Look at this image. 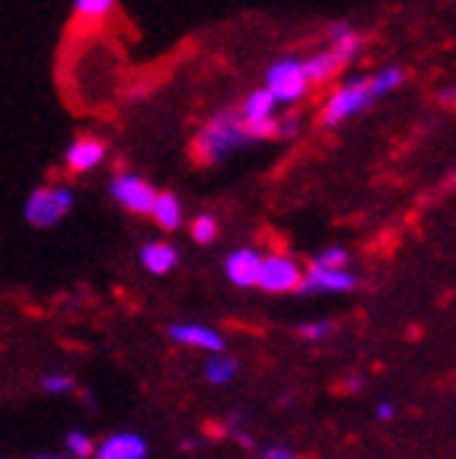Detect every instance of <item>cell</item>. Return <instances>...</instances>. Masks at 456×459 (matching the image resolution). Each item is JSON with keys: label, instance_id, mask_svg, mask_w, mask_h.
<instances>
[{"label": "cell", "instance_id": "18", "mask_svg": "<svg viewBox=\"0 0 456 459\" xmlns=\"http://www.w3.org/2000/svg\"><path fill=\"white\" fill-rule=\"evenodd\" d=\"M115 10V0H74V16L77 20H106L109 13Z\"/></svg>", "mask_w": 456, "mask_h": 459}, {"label": "cell", "instance_id": "29", "mask_svg": "<svg viewBox=\"0 0 456 459\" xmlns=\"http://www.w3.org/2000/svg\"><path fill=\"white\" fill-rule=\"evenodd\" d=\"M182 450L192 453V450H198V444H195V440H182Z\"/></svg>", "mask_w": 456, "mask_h": 459}, {"label": "cell", "instance_id": "14", "mask_svg": "<svg viewBox=\"0 0 456 459\" xmlns=\"http://www.w3.org/2000/svg\"><path fill=\"white\" fill-rule=\"evenodd\" d=\"M150 217H153V223H157L160 230H166V233L182 227V201H179V195L157 192V201H153Z\"/></svg>", "mask_w": 456, "mask_h": 459}, {"label": "cell", "instance_id": "1", "mask_svg": "<svg viewBox=\"0 0 456 459\" xmlns=\"http://www.w3.org/2000/svg\"><path fill=\"white\" fill-rule=\"evenodd\" d=\"M246 143H256V141H252V134L246 131V125H242L240 112L227 108V112H217L215 118L201 128L198 157L205 160V163H221L224 157H230V153L246 147Z\"/></svg>", "mask_w": 456, "mask_h": 459}, {"label": "cell", "instance_id": "11", "mask_svg": "<svg viewBox=\"0 0 456 459\" xmlns=\"http://www.w3.org/2000/svg\"><path fill=\"white\" fill-rule=\"evenodd\" d=\"M259 268H262V252L252 249V246L233 249L224 262V274L233 287H256Z\"/></svg>", "mask_w": 456, "mask_h": 459}, {"label": "cell", "instance_id": "25", "mask_svg": "<svg viewBox=\"0 0 456 459\" xmlns=\"http://www.w3.org/2000/svg\"><path fill=\"white\" fill-rule=\"evenodd\" d=\"M259 459H297V456H294V450H287V446H262Z\"/></svg>", "mask_w": 456, "mask_h": 459}, {"label": "cell", "instance_id": "21", "mask_svg": "<svg viewBox=\"0 0 456 459\" xmlns=\"http://www.w3.org/2000/svg\"><path fill=\"white\" fill-rule=\"evenodd\" d=\"M39 389L45 395H67L77 389V380H74L71 373H45L42 380H39Z\"/></svg>", "mask_w": 456, "mask_h": 459}, {"label": "cell", "instance_id": "23", "mask_svg": "<svg viewBox=\"0 0 456 459\" xmlns=\"http://www.w3.org/2000/svg\"><path fill=\"white\" fill-rule=\"evenodd\" d=\"M336 332V323H329V319H316V323H303L300 325V335L303 338H326V335H332Z\"/></svg>", "mask_w": 456, "mask_h": 459}, {"label": "cell", "instance_id": "8", "mask_svg": "<svg viewBox=\"0 0 456 459\" xmlns=\"http://www.w3.org/2000/svg\"><path fill=\"white\" fill-rule=\"evenodd\" d=\"M106 141H100V137L93 134H80L74 137L71 143H67L65 151V166L74 172V176H83V172H93L100 169L102 163H106Z\"/></svg>", "mask_w": 456, "mask_h": 459}, {"label": "cell", "instance_id": "24", "mask_svg": "<svg viewBox=\"0 0 456 459\" xmlns=\"http://www.w3.org/2000/svg\"><path fill=\"white\" fill-rule=\"evenodd\" d=\"M300 128V118L297 115H285V118H278V137H294Z\"/></svg>", "mask_w": 456, "mask_h": 459}, {"label": "cell", "instance_id": "19", "mask_svg": "<svg viewBox=\"0 0 456 459\" xmlns=\"http://www.w3.org/2000/svg\"><path fill=\"white\" fill-rule=\"evenodd\" d=\"M189 237H192L198 246L215 243V239H217V217L215 214H198V217H192V223H189Z\"/></svg>", "mask_w": 456, "mask_h": 459}, {"label": "cell", "instance_id": "27", "mask_svg": "<svg viewBox=\"0 0 456 459\" xmlns=\"http://www.w3.org/2000/svg\"><path fill=\"white\" fill-rule=\"evenodd\" d=\"M437 102H443V106H456V83L443 86L441 93H437Z\"/></svg>", "mask_w": 456, "mask_h": 459}, {"label": "cell", "instance_id": "12", "mask_svg": "<svg viewBox=\"0 0 456 459\" xmlns=\"http://www.w3.org/2000/svg\"><path fill=\"white\" fill-rule=\"evenodd\" d=\"M141 265L147 274L153 278H163V274L176 272L179 265V249L172 243H163V239H153V243H144L141 246Z\"/></svg>", "mask_w": 456, "mask_h": 459}, {"label": "cell", "instance_id": "13", "mask_svg": "<svg viewBox=\"0 0 456 459\" xmlns=\"http://www.w3.org/2000/svg\"><path fill=\"white\" fill-rule=\"evenodd\" d=\"M345 65H348V61H345V57L338 55L336 48H322V51H316V55L303 57V74H307L310 86H313V83H326V80L338 77Z\"/></svg>", "mask_w": 456, "mask_h": 459}, {"label": "cell", "instance_id": "9", "mask_svg": "<svg viewBox=\"0 0 456 459\" xmlns=\"http://www.w3.org/2000/svg\"><path fill=\"white\" fill-rule=\"evenodd\" d=\"M166 335L176 344L198 348V351H207V354H217L227 348V338H224L215 325H205V323H172L170 329H166Z\"/></svg>", "mask_w": 456, "mask_h": 459}, {"label": "cell", "instance_id": "5", "mask_svg": "<svg viewBox=\"0 0 456 459\" xmlns=\"http://www.w3.org/2000/svg\"><path fill=\"white\" fill-rule=\"evenodd\" d=\"M109 195H112V201L118 208H125L128 214H144V217H150L153 201H157V188L150 186L147 179H141L137 172H118L109 182Z\"/></svg>", "mask_w": 456, "mask_h": 459}, {"label": "cell", "instance_id": "28", "mask_svg": "<svg viewBox=\"0 0 456 459\" xmlns=\"http://www.w3.org/2000/svg\"><path fill=\"white\" fill-rule=\"evenodd\" d=\"M29 459H71V456H67V453L65 456H57V453H42V456H29Z\"/></svg>", "mask_w": 456, "mask_h": 459}, {"label": "cell", "instance_id": "22", "mask_svg": "<svg viewBox=\"0 0 456 459\" xmlns=\"http://www.w3.org/2000/svg\"><path fill=\"white\" fill-rule=\"evenodd\" d=\"M313 262H316V265H322V268H348L351 252L345 249V246H326V249H322Z\"/></svg>", "mask_w": 456, "mask_h": 459}, {"label": "cell", "instance_id": "2", "mask_svg": "<svg viewBox=\"0 0 456 459\" xmlns=\"http://www.w3.org/2000/svg\"><path fill=\"white\" fill-rule=\"evenodd\" d=\"M373 102H377V93H373L371 77L345 80L336 93L329 96L326 108H322V125H326V128H338V125H345L348 118H355V115L367 112Z\"/></svg>", "mask_w": 456, "mask_h": 459}, {"label": "cell", "instance_id": "10", "mask_svg": "<svg viewBox=\"0 0 456 459\" xmlns=\"http://www.w3.org/2000/svg\"><path fill=\"white\" fill-rule=\"evenodd\" d=\"M150 446L141 434L135 430H118L109 434L106 440H100L93 450V459H147Z\"/></svg>", "mask_w": 456, "mask_h": 459}, {"label": "cell", "instance_id": "6", "mask_svg": "<svg viewBox=\"0 0 456 459\" xmlns=\"http://www.w3.org/2000/svg\"><path fill=\"white\" fill-rule=\"evenodd\" d=\"M303 284V268L291 255H268L262 258L256 287L265 294H294Z\"/></svg>", "mask_w": 456, "mask_h": 459}, {"label": "cell", "instance_id": "20", "mask_svg": "<svg viewBox=\"0 0 456 459\" xmlns=\"http://www.w3.org/2000/svg\"><path fill=\"white\" fill-rule=\"evenodd\" d=\"M65 450L71 459H93L96 444L90 434H83V430H71V434L65 437Z\"/></svg>", "mask_w": 456, "mask_h": 459}, {"label": "cell", "instance_id": "7", "mask_svg": "<svg viewBox=\"0 0 456 459\" xmlns=\"http://www.w3.org/2000/svg\"><path fill=\"white\" fill-rule=\"evenodd\" d=\"M357 284H361V278L348 268H322L313 262L303 272V284L297 294H348Z\"/></svg>", "mask_w": 456, "mask_h": 459}, {"label": "cell", "instance_id": "15", "mask_svg": "<svg viewBox=\"0 0 456 459\" xmlns=\"http://www.w3.org/2000/svg\"><path fill=\"white\" fill-rule=\"evenodd\" d=\"M361 45H364V39H361V32H357L351 22H332V29H329V48H336L338 55L345 57V61H351V57L361 51Z\"/></svg>", "mask_w": 456, "mask_h": 459}, {"label": "cell", "instance_id": "17", "mask_svg": "<svg viewBox=\"0 0 456 459\" xmlns=\"http://www.w3.org/2000/svg\"><path fill=\"white\" fill-rule=\"evenodd\" d=\"M402 83H406V71H402V67H383V71H377L371 77V86H373V93H377V100L396 93Z\"/></svg>", "mask_w": 456, "mask_h": 459}, {"label": "cell", "instance_id": "16", "mask_svg": "<svg viewBox=\"0 0 456 459\" xmlns=\"http://www.w3.org/2000/svg\"><path fill=\"white\" fill-rule=\"evenodd\" d=\"M236 370H240V364H236V358H230L227 351L207 354L205 380L211 383V386H224V383H230L236 377Z\"/></svg>", "mask_w": 456, "mask_h": 459}, {"label": "cell", "instance_id": "3", "mask_svg": "<svg viewBox=\"0 0 456 459\" xmlns=\"http://www.w3.org/2000/svg\"><path fill=\"white\" fill-rule=\"evenodd\" d=\"M71 208H74V188L55 182V186H42L29 195L22 214H26V221L36 230H48L65 221L71 214Z\"/></svg>", "mask_w": 456, "mask_h": 459}, {"label": "cell", "instance_id": "26", "mask_svg": "<svg viewBox=\"0 0 456 459\" xmlns=\"http://www.w3.org/2000/svg\"><path fill=\"white\" fill-rule=\"evenodd\" d=\"M373 415H377V421H392V418H396V405H392V402H380Z\"/></svg>", "mask_w": 456, "mask_h": 459}, {"label": "cell", "instance_id": "4", "mask_svg": "<svg viewBox=\"0 0 456 459\" xmlns=\"http://www.w3.org/2000/svg\"><path fill=\"white\" fill-rule=\"evenodd\" d=\"M265 86H268V93L278 100V106H294L300 102L303 96L310 93V80L303 74V61L300 57H281L275 65L265 71Z\"/></svg>", "mask_w": 456, "mask_h": 459}]
</instances>
